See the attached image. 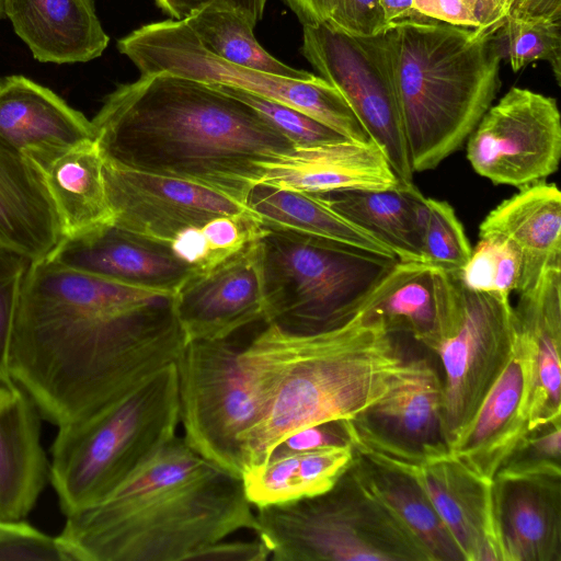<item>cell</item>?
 <instances>
[{"label":"cell","instance_id":"cell-18","mask_svg":"<svg viewBox=\"0 0 561 561\" xmlns=\"http://www.w3.org/2000/svg\"><path fill=\"white\" fill-rule=\"evenodd\" d=\"M262 172L259 184L311 194L379 191L403 185L380 147L373 140L344 138L316 146L294 147L263 164Z\"/></svg>","mask_w":561,"mask_h":561},{"label":"cell","instance_id":"cell-51","mask_svg":"<svg viewBox=\"0 0 561 561\" xmlns=\"http://www.w3.org/2000/svg\"><path fill=\"white\" fill-rule=\"evenodd\" d=\"M3 1L4 0H0V19L4 15V12H3Z\"/></svg>","mask_w":561,"mask_h":561},{"label":"cell","instance_id":"cell-37","mask_svg":"<svg viewBox=\"0 0 561 561\" xmlns=\"http://www.w3.org/2000/svg\"><path fill=\"white\" fill-rule=\"evenodd\" d=\"M424 203L423 262L450 273L458 272L472 251L463 226L449 203L432 197H425Z\"/></svg>","mask_w":561,"mask_h":561},{"label":"cell","instance_id":"cell-17","mask_svg":"<svg viewBox=\"0 0 561 561\" xmlns=\"http://www.w3.org/2000/svg\"><path fill=\"white\" fill-rule=\"evenodd\" d=\"M367 458L408 474L420 485L463 561H503L493 481L469 471L449 451L419 460L383 455Z\"/></svg>","mask_w":561,"mask_h":561},{"label":"cell","instance_id":"cell-25","mask_svg":"<svg viewBox=\"0 0 561 561\" xmlns=\"http://www.w3.org/2000/svg\"><path fill=\"white\" fill-rule=\"evenodd\" d=\"M3 12L41 62H87L110 42L92 0H4Z\"/></svg>","mask_w":561,"mask_h":561},{"label":"cell","instance_id":"cell-27","mask_svg":"<svg viewBox=\"0 0 561 561\" xmlns=\"http://www.w3.org/2000/svg\"><path fill=\"white\" fill-rule=\"evenodd\" d=\"M497 233L512 241L522 255L517 293L536 284L543 271L561 267V193L546 180L519 187L492 209L479 236Z\"/></svg>","mask_w":561,"mask_h":561},{"label":"cell","instance_id":"cell-19","mask_svg":"<svg viewBox=\"0 0 561 561\" xmlns=\"http://www.w3.org/2000/svg\"><path fill=\"white\" fill-rule=\"evenodd\" d=\"M529 377V358L516 335L504 370L474 417L449 447L465 468L485 481L494 480L528 432Z\"/></svg>","mask_w":561,"mask_h":561},{"label":"cell","instance_id":"cell-28","mask_svg":"<svg viewBox=\"0 0 561 561\" xmlns=\"http://www.w3.org/2000/svg\"><path fill=\"white\" fill-rule=\"evenodd\" d=\"M65 239L37 170L0 146V244L33 262L48 260Z\"/></svg>","mask_w":561,"mask_h":561},{"label":"cell","instance_id":"cell-44","mask_svg":"<svg viewBox=\"0 0 561 561\" xmlns=\"http://www.w3.org/2000/svg\"><path fill=\"white\" fill-rule=\"evenodd\" d=\"M172 20L183 21L206 5L232 9L242 14L253 26L262 19L267 0H154Z\"/></svg>","mask_w":561,"mask_h":561},{"label":"cell","instance_id":"cell-46","mask_svg":"<svg viewBox=\"0 0 561 561\" xmlns=\"http://www.w3.org/2000/svg\"><path fill=\"white\" fill-rule=\"evenodd\" d=\"M271 551L256 536L252 540H226L211 543L196 552L191 561H266Z\"/></svg>","mask_w":561,"mask_h":561},{"label":"cell","instance_id":"cell-45","mask_svg":"<svg viewBox=\"0 0 561 561\" xmlns=\"http://www.w3.org/2000/svg\"><path fill=\"white\" fill-rule=\"evenodd\" d=\"M413 7L426 19L470 28L485 26L471 0H413Z\"/></svg>","mask_w":561,"mask_h":561},{"label":"cell","instance_id":"cell-20","mask_svg":"<svg viewBox=\"0 0 561 561\" xmlns=\"http://www.w3.org/2000/svg\"><path fill=\"white\" fill-rule=\"evenodd\" d=\"M48 260L111 280L171 291L192 273L168 247L113 222L65 238Z\"/></svg>","mask_w":561,"mask_h":561},{"label":"cell","instance_id":"cell-12","mask_svg":"<svg viewBox=\"0 0 561 561\" xmlns=\"http://www.w3.org/2000/svg\"><path fill=\"white\" fill-rule=\"evenodd\" d=\"M386 32V31H385ZM385 32L354 36L324 22L304 25L301 53L347 102L403 185H414Z\"/></svg>","mask_w":561,"mask_h":561},{"label":"cell","instance_id":"cell-42","mask_svg":"<svg viewBox=\"0 0 561 561\" xmlns=\"http://www.w3.org/2000/svg\"><path fill=\"white\" fill-rule=\"evenodd\" d=\"M354 36H374L385 32L387 24L379 0H336L327 22Z\"/></svg>","mask_w":561,"mask_h":561},{"label":"cell","instance_id":"cell-16","mask_svg":"<svg viewBox=\"0 0 561 561\" xmlns=\"http://www.w3.org/2000/svg\"><path fill=\"white\" fill-rule=\"evenodd\" d=\"M185 343L232 337L266 321L261 237L217 265L192 272L174 291Z\"/></svg>","mask_w":561,"mask_h":561},{"label":"cell","instance_id":"cell-48","mask_svg":"<svg viewBox=\"0 0 561 561\" xmlns=\"http://www.w3.org/2000/svg\"><path fill=\"white\" fill-rule=\"evenodd\" d=\"M507 16H546L561 20V0H511Z\"/></svg>","mask_w":561,"mask_h":561},{"label":"cell","instance_id":"cell-43","mask_svg":"<svg viewBox=\"0 0 561 561\" xmlns=\"http://www.w3.org/2000/svg\"><path fill=\"white\" fill-rule=\"evenodd\" d=\"M352 445L345 420L323 422L296 431L278 442L268 458L327 447ZM266 459V460H267Z\"/></svg>","mask_w":561,"mask_h":561},{"label":"cell","instance_id":"cell-9","mask_svg":"<svg viewBox=\"0 0 561 561\" xmlns=\"http://www.w3.org/2000/svg\"><path fill=\"white\" fill-rule=\"evenodd\" d=\"M175 365L184 440L203 458L241 477L242 438L272 400L263 368L231 337L187 342Z\"/></svg>","mask_w":561,"mask_h":561},{"label":"cell","instance_id":"cell-40","mask_svg":"<svg viewBox=\"0 0 561 561\" xmlns=\"http://www.w3.org/2000/svg\"><path fill=\"white\" fill-rule=\"evenodd\" d=\"M32 263L23 253L0 244V373L4 375H9L7 350L13 316Z\"/></svg>","mask_w":561,"mask_h":561},{"label":"cell","instance_id":"cell-14","mask_svg":"<svg viewBox=\"0 0 561 561\" xmlns=\"http://www.w3.org/2000/svg\"><path fill=\"white\" fill-rule=\"evenodd\" d=\"M442 411L443 380L426 357H417L404 360L383 397L345 424L359 454L425 459L449 451Z\"/></svg>","mask_w":561,"mask_h":561},{"label":"cell","instance_id":"cell-24","mask_svg":"<svg viewBox=\"0 0 561 561\" xmlns=\"http://www.w3.org/2000/svg\"><path fill=\"white\" fill-rule=\"evenodd\" d=\"M23 156L37 170L65 238L113 222L104 160L95 139L69 147L32 149Z\"/></svg>","mask_w":561,"mask_h":561},{"label":"cell","instance_id":"cell-41","mask_svg":"<svg viewBox=\"0 0 561 561\" xmlns=\"http://www.w3.org/2000/svg\"><path fill=\"white\" fill-rule=\"evenodd\" d=\"M60 560L55 538L30 523L0 518V561Z\"/></svg>","mask_w":561,"mask_h":561},{"label":"cell","instance_id":"cell-47","mask_svg":"<svg viewBox=\"0 0 561 561\" xmlns=\"http://www.w3.org/2000/svg\"><path fill=\"white\" fill-rule=\"evenodd\" d=\"M304 25L328 22L336 0H284Z\"/></svg>","mask_w":561,"mask_h":561},{"label":"cell","instance_id":"cell-3","mask_svg":"<svg viewBox=\"0 0 561 561\" xmlns=\"http://www.w3.org/2000/svg\"><path fill=\"white\" fill-rule=\"evenodd\" d=\"M256 527L241 477L175 435L106 499L66 516L54 538L62 561H191Z\"/></svg>","mask_w":561,"mask_h":561},{"label":"cell","instance_id":"cell-34","mask_svg":"<svg viewBox=\"0 0 561 561\" xmlns=\"http://www.w3.org/2000/svg\"><path fill=\"white\" fill-rule=\"evenodd\" d=\"M184 21L205 49L229 62L291 79L306 80L313 76L267 53L256 41L254 26L232 9L206 5Z\"/></svg>","mask_w":561,"mask_h":561},{"label":"cell","instance_id":"cell-15","mask_svg":"<svg viewBox=\"0 0 561 561\" xmlns=\"http://www.w3.org/2000/svg\"><path fill=\"white\" fill-rule=\"evenodd\" d=\"M104 180L113 224L169 249L183 232L249 209L245 204L194 183L105 162Z\"/></svg>","mask_w":561,"mask_h":561},{"label":"cell","instance_id":"cell-36","mask_svg":"<svg viewBox=\"0 0 561 561\" xmlns=\"http://www.w3.org/2000/svg\"><path fill=\"white\" fill-rule=\"evenodd\" d=\"M455 275L466 289L510 296L519 287L522 255L507 238L480 234L470 257Z\"/></svg>","mask_w":561,"mask_h":561},{"label":"cell","instance_id":"cell-30","mask_svg":"<svg viewBox=\"0 0 561 561\" xmlns=\"http://www.w3.org/2000/svg\"><path fill=\"white\" fill-rule=\"evenodd\" d=\"M347 469L359 489L385 511L426 561H463L428 497L411 477L355 450Z\"/></svg>","mask_w":561,"mask_h":561},{"label":"cell","instance_id":"cell-22","mask_svg":"<svg viewBox=\"0 0 561 561\" xmlns=\"http://www.w3.org/2000/svg\"><path fill=\"white\" fill-rule=\"evenodd\" d=\"M518 295L514 317L530 363L526 411L531 431L561 420V267L547 268Z\"/></svg>","mask_w":561,"mask_h":561},{"label":"cell","instance_id":"cell-33","mask_svg":"<svg viewBox=\"0 0 561 561\" xmlns=\"http://www.w3.org/2000/svg\"><path fill=\"white\" fill-rule=\"evenodd\" d=\"M353 454L347 445L271 457L242 473L245 495L253 507H262L320 494L334 485Z\"/></svg>","mask_w":561,"mask_h":561},{"label":"cell","instance_id":"cell-32","mask_svg":"<svg viewBox=\"0 0 561 561\" xmlns=\"http://www.w3.org/2000/svg\"><path fill=\"white\" fill-rule=\"evenodd\" d=\"M321 195L339 214L387 245L398 261L423 262L425 196L415 185Z\"/></svg>","mask_w":561,"mask_h":561},{"label":"cell","instance_id":"cell-7","mask_svg":"<svg viewBox=\"0 0 561 561\" xmlns=\"http://www.w3.org/2000/svg\"><path fill=\"white\" fill-rule=\"evenodd\" d=\"M266 321L291 333L335 328L360 308L398 261L354 247L261 237Z\"/></svg>","mask_w":561,"mask_h":561},{"label":"cell","instance_id":"cell-31","mask_svg":"<svg viewBox=\"0 0 561 561\" xmlns=\"http://www.w3.org/2000/svg\"><path fill=\"white\" fill-rule=\"evenodd\" d=\"M247 206L265 232L341 243L397 260L387 245L339 214L321 194L257 184L251 190Z\"/></svg>","mask_w":561,"mask_h":561},{"label":"cell","instance_id":"cell-29","mask_svg":"<svg viewBox=\"0 0 561 561\" xmlns=\"http://www.w3.org/2000/svg\"><path fill=\"white\" fill-rule=\"evenodd\" d=\"M456 293L455 274L425 262L397 261L360 306L389 332L422 343L435 329Z\"/></svg>","mask_w":561,"mask_h":561},{"label":"cell","instance_id":"cell-50","mask_svg":"<svg viewBox=\"0 0 561 561\" xmlns=\"http://www.w3.org/2000/svg\"><path fill=\"white\" fill-rule=\"evenodd\" d=\"M379 3L389 26L405 20L426 19L415 11L413 0H379Z\"/></svg>","mask_w":561,"mask_h":561},{"label":"cell","instance_id":"cell-21","mask_svg":"<svg viewBox=\"0 0 561 561\" xmlns=\"http://www.w3.org/2000/svg\"><path fill=\"white\" fill-rule=\"evenodd\" d=\"M493 503L503 561H561V474H496Z\"/></svg>","mask_w":561,"mask_h":561},{"label":"cell","instance_id":"cell-49","mask_svg":"<svg viewBox=\"0 0 561 561\" xmlns=\"http://www.w3.org/2000/svg\"><path fill=\"white\" fill-rule=\"evenodd\" d=\"M485 26L499 27L510 13L511 0H471Z\"/></svg>","mask_w":561,"mask_h":561},{"label":"cell","instance_id":"cell-8","mask_svg":"<svg viewBox=\"0 0 561 561\" xmlns=\"http://www.w3.org/2000/svg\"><path fill=\"white\" fill-rule=\"evenodd\" d=\"M254 508L274 561H426L348 469L325 492Z\"/></svg>","mask_w":561,"mask_h":561},{"label":"cell","instance_id":"cell-10","mask_svg":"<svg viewBox=\"0 0 561 561\" xmlns=\"http://www.w3.org/2000/svg\"><path fill=\"white\" fill-rule=\"evenodd\" d=\"M117 48L138 68L140 76L165 72L239 88L294 107L344 138L370 140L342 94L322 77L291 79L229 62L205 49L184 20L142 25L122 37Z\"/></svg>","mask_w":561,"mask_h":561},{"label":"cell","instance_id":"cell-1","mask_svg":"<svg viewBox=\"0 0 561 561\" xmlns=\"http://www.w3.org/2000/svg\"><path fill=\"white\" fill-rule=\"evenodd\" d=\"M184 345L174 291L44 260L32 263L24 280L7 369L41 417L58 427L113 408L175 363Z\"/></svg>","mask_w":561,"mask_h":561},{"label":"cell","instance_id":"cell-4","mask_svg":"<svg viewBox=\"0 0 561 561\" xmlns=\"http://www.w3.org/2000/svg\"><path fill=\"white\" fill-rule=\"evenodd\" d=\"M244 348L261 364L273 396L264 417L242 438L243 472L264 465L296 431L362 414L383 397L404 363L394 333L360 309L316 333L265 323Z\"/></svg>","mask_w":561,"mask_h":561},{"label":"cell","instance_id":"cell-39","mask_svg":"<svg viewBox=\"0 0 561 561\" xmlns=\"http://www.w3.org/2000/svg\"><path fill=\"white\" fill-rule=\"evenodd\" d=\"M561 420L528 431L496 474H561Z\"/></svg>","mask_w":561,"mask_h":561},{"label":"cell","instance_id":"cell-2","mask_svg":"<svg viewBox=\"0 0 561 561\" xmlns=\"http://www.w3.org/2000/svg\"><path fill=\"white\" fill-rule=\"evenodd\" d=\"M105 163L194 183L247 205L293 142L213 84L160 72L123 83L91 121Z\"/></svg>","mask_w":561,"mask_h":561},{"label":"cell","instance_id":"cell-6","mask_svg":"<svg viewBox=\"0 0 561 561\" xmlns=\"http://www.w3.org/2000/svg\"><path fill=\"white\" fill-rule=\"evenodd\" d=\"M179 423L172 363L107 411L58 426L48 481L61 512L69 516L106 499L176 435Z\"/></svg>","mask_w":561,"mask_h":561},{"label":"cell","instance_id":"cell-38","mask_svg":"<svg viewBox=\"0 0 561 561\" xmlns=\"http://www.w3.org/2000/svg\"><path fill=\"white\" fill-rule=\"evenodd\" d=\"M209 84L251 106L287 137L294 147L316 146L344 139L335 130L286 104L265 99L239 88Z\"/></svg>","mask_w":561,"mask_h":561},{"label":"cell","instance_id":"cell-23","mask_svg":"<svg viewBox=\"0 0 561 561\" xmlns=\"http://www.w3.org/2000/svg\"><path fill=\"white\" fill-rule=\"evenodd\" d=\"M41 415L26 392L0 373V518L23 519L49 478Z\"/></svg>","mask_w":561,"mask_h":561},{"label":"cell","instance_id":"cell-5","mask_svg":"<svg viewBox=\"0 0 561 561\" xmlns=\"http://www.w3.org/2000/svg\"><path fill=\"white\" fill-rule=\"evenodd\" d=\"M499 27L405 20L385 34L392 84L413 172L461 148L500 88Z\"/></svg>","mask_w":561,"mask_h":561},{"label":"cell","instance_id":"cell-35","mask_svg":"<svg viewBox=\"0 0 561 561\" xmlns=\"http://www.w3.org/2000/svg\"><path fill=\"white\" fill-rule=\"evenodd\" d=\"M493 41L501 59H506L514 72L538 60L547 61L561 85V20L506 16Z\"/></svg>","mask_w":561,"mask_h":561},{"label":"cell","instance_id":"cell-13","mask_svg":"<svg viewBox=\"0 0 561 561\" xmlns=\"http://www.w3.org/2000/svg\"><path fill=\"white\" fill-rule=\"evenodd\" d=\"M466 141L471 168L495 185L519 188L546 180L561 158L557 100L513 87L488 108Z\"/></svg>","mask_w":561,"mask_h":561},{"label":"cell","instance_id":"cell-26","mask_svg":"<svg viewBox=\"0 0 561 561\" xmlns=\"http://www.w3.org/2000/svg\"><path fill=\"white\" fill-rule=\"evenodd\" d=\"M92 139V122L48 88L20 75L0 79V146L24 154Z\"/></svg>","mask_w":561,"mask_h":561},{"label":"cell","instance_id":"cell-11","mask_svg":"<svg viewBox=\"0 0 561 561\" xmlns=\"http://www.w3.org/2000/svg\"><path fill=\"white\" fill-rule=\"evenodd\" d=\"M455 278L451 304L421 343L442 363V433L448 449L501 376L516 339L510 296L472 291Z\"/></svg>","mask_w":561,"mask_h":561}]
</instances>
